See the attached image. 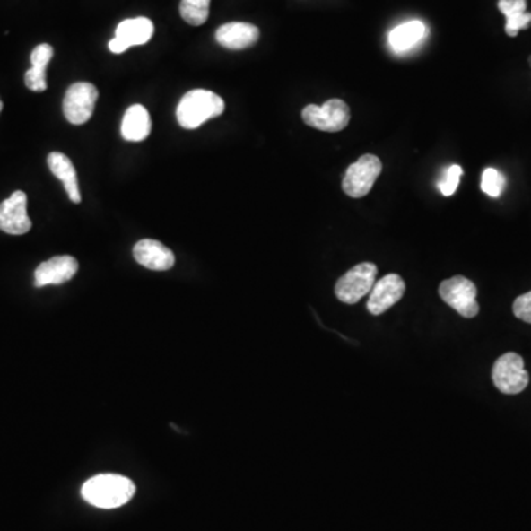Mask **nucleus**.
Segmentation results:
<instances>
[{
    "label": "nucleus",
    "mask_w": 531,
    "mask_h": 531,
    "mask_svg": "<svg viewBox=\"0 0 531 531\" xmlns=\"http://www.w3.org/2000/svg\"><path fill=\"white\" fill-rule=\"evenodd\" d=\"M136 487L132 480L117 474H100L84 483L82 496L100 509H114L129 502Z\"/></svg>",
    "instance_id": "f257e3e1"
},
{
    "label": "nucleus",
    "mask_w": 531,
    "mask_h": 531,
    "mask_svg": "<svg viewBox=\"0 0 531 531\" xmlns=\"http://www.w3.org/2000/svg\"><path fill=\"white\" fill-rule=\"evenodd\" d=\"M224 100L214 91L196 89L187 91L178 102L176 109L178 125L183 129H196L205 121L223 114Z\"/></svg>",
    "instance_id": "f03ea898"
},
{
    "label": "nucleus",
    "mask_w": 531,
    "mask_h": 531,
    "mask_svg": "<svg viewBox=\"0 0 531 531\" xmlns=\"http://www.w3.org/2000/svg\"><path fill=\"white\" fill-rule=\"evenodd\" d=\"M378 267L370 262L354 266L343 274L335 285L336 299L345 304H356L370 291L377 283Z\"/></svg>",
    "instance_id": "7ed1b4c3"
},
{
    "label": "nucleus",
    "mask_w": 531,
    "mask_h": 531,
    "mask_svg": "<svg viewBox=\"0 0 531 531\" xmlns=\"http://www.w3.org/2000/svg\"><path fill=\"white\" fill-rule=\"evenodd\" d=\"M492 378L494 387L503 395H518L530 382V375L524 370L523 357L512 352L502 354L494 361Z\"/></svg>",
    "instance_id": "20e7f679"
},
{
    "label": "nucleus",
    "mask_w": 531,
    "mask_h": 531,
    "mask_svg": "<svg viewBox=\"0 0 531 531\" xmlns=\"http://www.w3.org/2000/svg\"><path fill=\"white\" fill-rule=\"evenodd\" d=\"M439 294L444 303L466 319L475 318L480 311V306L477 303V287L473 281H469L465 276H453L443 281L439 287Z\"/></svg>",
    "instance_id": "39448f33"
},
{
    "label": "nucleus",
    "mask_w": 531,
    "mask_h": 531,
    "mask_svg": "<svg viewBox=\"0 0 531 531\" xmlns=\"http://www.w3.org/2000/svg\"><path fill=\"white\" fill-rule=\"evenodd\" d=\"M381 171L382 162L377 155H363L345 171L343 191L352 198H363L370 194Z\"/></svg>",
    "instance_id": "423d86ee"
},
{
    "label": "nucleus",
    "mask_w": 531,
    "mask_h": 531,
    "mask_svg": "<svg viewBox=\"0 0 531 531\" xmlns=\"http://www.w3.org/2000/svg\"><path fill=\"white\" fill-rule=\"evenodd\" d=\"M303 121L313 129L322 132H341L349 126L350 109L344 100H329L322 107L308 105L303 109Z\"/></svg>",
    "instance_id": "0eeeda50"
},
{
    "label": "nucleus",
    "mask_w": 531,
    "mask_h": 531,
    "mask_svg": "<svg viewBox=\"0 0 531 531\" xmlns=\"http://www.w3.org/2000/svg\"><path fill=\"white\" fill-rule=\"evenodd\" d=\"M98 89L88 82H79L68 88L64 98V116L71 125H84L95 111Z\"/></svg>",
    "instance_id": "6e6552de"
},
{
    "label": "nucleus",
    "mask_w": 531,
    "mask_h": 531,
    "mask_svg": "<svg viewBox=\"0 0 531 531\" xmlns=\"http://www.w3.org/2000/svg\"><path fill=\"white\" fill-rule=\"evenodd\" d=\"M405 291H406V283L403 281L402 276L396 274H387L375 283L366 308L370 310V315H382L402 300Z\"/></svg>",
    "instance_id": "1a4fd4ad"
},
{
    "label": "nucleus",
    "mask_w": 531,
    "mask_h": 531,
    "mask_svg": "<svg viewBox=\"0 0 531 531\" xmlns=\"http://www.w3.org/2000/svg\"><path fill=\"white\" fill-rule=\"evenodd\" d=\"M31 229V221L27 214L25 192H13V196L0 204V231L9 235H24Z\"/></svg>",
    "instance_id": "9d476101"
},
{
    "label": "nucleus",
    "mask_w": 531,
    "mask_h": 531,
    "mask_svg": "<svg viewBox=\"0 0 531 531\" xmlns=\"http://www.w3.org/2000/svg\"><path fill=\"white\" fill-rule=\"evenodd\" d=\"M79 269V263L71 256H58L43 262L34 272V285L38 288L46 285H63L68 283Z\"/></svg>",
    "instance_id": "9b49d317"
},
{
    "label": "nucleus",
    "mask_w": 531,
    "mask_h": 531,
    "mask_svg": "<svg viewBox=\"0 0 531 531\" xmlns=\"http://www.w3.org/2000/svg\"><path fill=\"white\" fill-rule=\"evenodd\" d=\"M133 257L146 269L169 270L175 266V254L166 245L154 239H142L133 248Z\"/></svg>",
    "instance_id": "f8f14e48"
},
{
    "label": "nucleus",
    "mask_w": 531,
    "mask_h": 531,
    "mask_svg": "<svg viewBox=\"0 0 531 531\" xmlns=\"http://www.w3.org/2000/svg\"><path fill=\"white\" fill-rule=\"evenodd\" d=\"M260 30L249 22H228L219 27L216 40L226 49L242 50L257 43Z\"/></svg>",
    "instance_id": "ddd939ff"
},
{
    "label": "nucleus",
    "mask_w": 531,
    "mask_h": 531,
    "mask_svg": "<svg viewBox=\"0 0 531 531\" xmlns=\"http://www.w3.org/2000/svg\"><path fill=\"white\" fill-rule=\"evenodd\" d=\"M427 24L420 20L403 22L388 34V45L396 54H405L423 42L428 36Z\"/></svg>",
    "instance_id": "4468645a"
},
{
    "label": "nucleus",
    "mask_w": 531,
    "mask_h": 531,
    "mask_svg": "<svg viewBox=\"0 0 531 531\" xmlns=\"http://www.w3.org/2000/svg\"><path fill=\"white\" fill-rule=\"evenodd\" d=\"M48 166H49L52 175L64 183L68 198L74 204L82 203L77 173H75L70 158L64 155L63 152H50L48 157Z\"/></svg>",
    "instance_id": "2eb2a0df"
},
{
    "label": "nucleus",
    "mask_w": 531,
    "mask_h": 531,
    "mask_svg": "<svg viewBox=\"0 0 531 531\" xmlns=\"http://www.w3.org/2000/svg\"><path fill=\"white\" fill-rule=\"evenodd\" d=\"M154 34V24L145 17L130 18L117 25L116 39L129 49L132 46L145 45Z\"/></svg>",
    "instance_id": "dca6fc26"
},
{
    "label": "nucleus",
    "mask_w": 531,
    "mask_h": 531,
    "mask_svg": "<svg viewBox=\"0 0 531 531\" xmlns=\"http://www.w3.org/2000/svg\"><path fill=\"white\" fill-rule=\"evenodd\" d=\"M151 127L148 109L142 105H132L121 121V136L130 142L145 141L150 136Z\"/></svg>",
    "instance_id": "f3484780"
},
{
    "label": "nucleus",
    "mask_w": 531,
    "mask_h": 531,
    "mask_svg": "<svg viewBox=\"0 0 531 531\" xmlns=\"http://www.w3.org/2000/svg\"><path fill=\"white\" fill-rule=\"evenodd\" d=\"M54 57V48L42 43V45L36 46L33 52H31V68L25 73V86L33 91H43L48 89V82H46V68L50 59Z\"/></svg>",
    "instance_id": "a211bd4d"
},
{
    "label": "nucleus",
    "mask_w": 531,
    "mask_h": 531,
    "mask_svg": "<svg viewBox=\"0 0 531 531\" xmlns=\"http://www.w3.org/2000/svg\"><path fill=\"white\" fill-rule=\"evenodd\" d=\"M498 8L507 17L505 31L515 38L521 30L528 29L531 13H527V0H499Z\"/></svg>",
    "instance_id": "6ab92c4d"
},
{
    "label": "nucleus",
    "mask_w": 531,
    "mask_h": 531,
    "mask_svg": "<svg viewBox=\"0 0 531 531\" xmlns=\"http://www.w3.org/2000/svg\"><path fill=\"white\" fill-rule=\"evenodd\" d=\"M212 0H182L180 2V17L187 24L203 25L208 20Z\"/></svg>",
    "instance_id": "aec40b11"
},
{
    "label": "nucleus",
    "mask_w": 531,
    "mask_h": 531,
    "mask_svg": "<svg viewBox=\"0 0 531 531\" xmlns=\"http://www.w3.org/2000/svg\"><path fill=\"white\" fill-rule=\"evenodd\" d=\"M507 187V178L496 170V169H486L483 171L482 191L492 198H499L502 196L503 189Z\"/></svg>",
    "instance_id": "412c9836"
},
{
    "label": "nucleus",
    "mask_w": 531,
    "mask_h": 531,
    "mask_svg": "<svg viewBox=\"0 0 531 531\" xmlns=\"http://www.w3.org/2000/svg\"><path fill=\"white\" fill-rule=\"evenodd\" d=\"M462 175H464V170L457 164H453V166L446 169L440 180L437 183L439 189H440L444 196H452L457 192V185H459Z\"/></svg>",
    "instance_id": "4be33fe9"
},
{
    "label": "nucleus",
    "mask_w": 531,
    "mask_h": 531,
    "mask_svg": "<svg viewBox=\"0 0 531 531\" xmlns=\"http://www.w3.org/2000/svg\"><path fill=\"white\" fill-rule=\"evenodd\" d=\"M512 310H514V315L518 319L531 324V291H528L526 294L519 295L518 299L515 300Z\"/></svg>",
    "instance_id": "5701e85b"
},
{
    "label": "nucleus",
    "mask_w": 531,
    "mask_h": 531,
    "mask_svg": "<svg viewBox=\"0 0 531 531\" xmlns=\"http://www.w3.org/2000/svg\"><path fill=\"white\" fill-rule=\"evenodd\" d=\"M2 109H4V104H2V100H0V112H2Z\"/></svg>",
    "instance_id": "b1692460"
},
{
    "label": "nucleus",
    "mask_w": 531,
    "mask_h": 531,
    "mask_svg": "<svg viewBox=\"0 0 531 531\" xmlns=\"http://www.w3.org/2000/svg\"><path fill=\"white\" fill-rule=\"evenodd\" d=\"M530 64H531V58H530Z\"/></svg>",
    "instance_id": "393cba45"
}]
</instances>
